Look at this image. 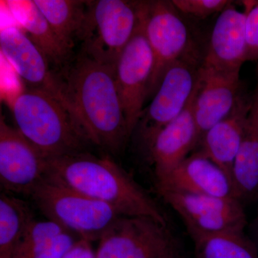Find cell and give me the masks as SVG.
<instances>
[{
    "label": "cell",
    "mask_w": 258,
    "mask_h": 258,
    "mask_svg": "<svg viewBox=\"0 0 258 258\" xmlns=\"http://www.w3.org/2000/svg\"><path fill=\"white\" fill-rule=\"evenodd\" d=\"M55 35L72 52L79 41L87 1L34 0Z\"/></svg>",
    "instance_id": "obj_20"
},
{
    "label": "cell",
    "mask_w": 258,
    "mask_h": 258,
    "mask_svg": "<svg viewBox=\"0 0 258 258\" xmlns=\"http://www.w3.org/2000/svg\"><path fill=\"white\" fill-rule=\"evenodd\" d=\"M198 89L197 82L184 111L158 134L148 154L154 166L157 182L170 174L199 144L194 113Z\"/></svg>",
    "instance_id": "obj_14"
},
{
    "label": "cell",
    "mask_w": 258,
    "mask_h": 258,
    "mask_svg": "<svg viewBox=\"0 0 258 258\" xmlns=\"http://www.w3.org/2000/svg\"><path fill=\"white\" fill-rule=\"evenodd\" d=\"M153 68L154 57L146 36L140 1L138 27L114 66L115 83L130 137L145 108Z\"/></svg>",
    "instance_id": "obj_8"
},
{
    "label": "cell",
    "mask_w": 258,
    "mask_h": 258,
    "mask_svg": "<svg viewBox=\"0 0 258 258\" xmlns=\"http://www.w3.org/2000/svg\"><path fill=\"white\" fill-rule=\"evenodd\" d=\"M7 10L48 60L54 72L60 71L72 58V52L55 35L34 0H6Z\"/></svg>",
    "instance_id": "obj_18"
},
{
    "label": "cell",
    "mask_w": 258,
    "mask_h": 258,
    "mask_svg": "<svg viewBox=\"0 0 258 258\" xmlns=\"http://www.w3.org/2000/svg\"><path fill=\"white\" fill-rule=\"evenodd\" d=\"M235 198L242 203L258 193V89L252 96V107L232 172Z\"/></svg>",
    "instance_id": "obj_19"
},
{
    "label": "cell",
    "mask_w": 258,
    "mask_h": 258,
    "mask_svg": "<svg viewBox=\"0 0 258 258\" xmlns=\"http://www.w3.org/2000/svg\"><path fill=\"white\" fill-rule=\"evenodd\" d=\"M34 219L23 200L2 193L0 196V258H13L15 249Z\"/></svg>",
    "instance_id": "obj_21"
},
{
    "label": "cell",
    "mask_w": 258,
    "mask_h": 258,
    "mask_svg": "<svg viewBox=\"0 0 258 258\" xmlns=\"http://www.w3.org/2000/svg\"><path fill=\"white\" fill-rule=\"evenodd\" d=\"M252 103V97L241 93L230 113L209 129L200 142V152L220 166L231 181L232 167L243 138Z\"/></svg>",
    "instance_id": "obj_17"
},
{
    "label": "cell",
    "mask_w": 258,
    "mask_h": 258,
    "mask_svg": "<svg viewBox=\"0 0 258 258\" xmlns=\"http://www.w3.org/2000/svg\"><path fill=\"white\" fill-rule=\"evenodd\" d=\"M62 258H96V254L91 242L81 238Z\"/></svg>",
    "instance_id": "obj_27"
},
{
    "label": "cell",
    "mask_w": 258,
    "mask_h": 258,
    "mask_svg": "<svg viewBox=\"0 0 258 258\" xmlns=\"http://www.w3.org/2000/svg\"><path fill=\"white\" fill-rule=\"evenodd\" d=\"M64 232H67V230L52 220L37 221L34 220L19 242L13 258L24 257L33 249L43 245Z\"/></svg>",
    "instance_id": "obj_23"
},
{
    "label": "cell",
    "mask_w": 258,
    "mask_h": 258,
    "mask_svg": "<svg viewBox=\"0 0 258 258\" xmlns=\"http://www.w3.org/2000/svg\"><path fill=\"white\" fill-rule=\"evenodd\" d=\"M0 48L27 87L47 91L66 102L48 60L18 25L1 29Z\"/></svg>",
    "instance_id": "obj_13"
},
{
    "label": "cell",
    "mask_w": 258,
    "mask_h": 258,
    "mask_svg": "<svg viewBox=\"0 0 258 258\" xmlns=\"http://www.w3.org/2000/svg\"><path fill=\"white\" fill-rule=\"evenodd\" d=\"M200 66L197 56L191 53L166 71L134 132H137L139 143L147 154L158 134L184 111L198 82Z\"/></svg>",
    "instance_id": "obj_6"
},
{
    "label": "cell",
    "mask_w": 258,
    "mask_h": 258,
    "mask_svg": "<svg viewBox=\"0 0 258 258\" xmlns=\"http://www.w3.org/2000/svg\"><path fill=\"white\" fill-rule=\"evenodd\" d=\"M47 177L107 204L121 216L149 217L166 225L155 202L116 163L85 152L48 159Z\"/></svg>",
    "instance_id": "obj_2"
},
{
    "label": "cell",
    "mask_w": 258,
    "mask_h": 258,
    "mask_svg": "<svg viewBox=\"0 0 258 258\" xmlns=\"http://www.w3.org/2000/svg\"><path fill=\"white\" fill-rule=\"evenodd\" d=\"M159 258H181V257H180L179 249H177L175 244Z\"/></svg>",
    "instance_id": "obj_28"
},
{
    "label": "cell",
    "mask_w": 258,
    "mask_h": 258,
    "mask_svg": "<svg viewBox=\"0 0 258 258\" xmlns=\"http://www.w3.org/2000/svg\"><path fill=\"white\" fill-rule=\"evenodd\" d=\"M246 12V60H258V1H244Z\"/></svg>",
    "instance_id": "obj_26"
},
{
    "label": "cell",
    "mask_w": 258,
    "mask_h": 258,
    "mask_svg": "<svg viewBox=\"0 0 258 258\" xmlns=\"http://www.w3.org/2000/svg\"><path fill=\"white\" fill-rule=\"evenodd\" d=\"M232 3L217 19L203 63L220 71L240 72L247 61L246 12L239 11Z\"/></svg>",
    "instance_id": "obj_16"
},
{
    "label": "cell",
    "mask_w": 258,
    "mask_h": 258,
    "mask_svg": "<svg viewBox=\"0 0 258 258\" xmlns=\"http://www.w3.org/2000/svg\"><path fill=\"white\" fill-rule=\"evenodd\" d=\"M157 191L236 199L230 178L200 151L189 155L170 174L157 181Z\"/></svg>",
    "instance_id": "obj_15"
},
{
    "label": "cell",
    "mask_w": 258,
    "mask_h": 258,
    "mask_svg": "<svg viewBox=\"0 0 258 258\" xmlns=\"http://www.w3.org/2000/svg\"><path fill=\"white\" fill-rule=\"evenodd\" d=\"M141 9L146 36L154 57L148 99L157 93L168 69L193 52L187 26L171 1H141Z\"/></svg>",
    "instance_id": "obj_7"
},
{
    "label": "cell",
    "mask_w": 258,
    "mask_h": 258,
    "mask_svg": "<svg viewBox=\"0 0 258 258\" xmlns=\"http://www.w3.org/2000/svg\"><path fill=\"white\" fill-rule=\"evenodd\" d=\"M47 220L92 242L121 215L109 205L45 177L30 196Z\"/></svg>",
    "instance_id": "obj_5"
},
{
    "label": "cell",
    "mask_w": 258,
    "mask_h": 258,
    "mask_svg": "<svg viewBox=\"0 0 258 258\" xmlns=\"http://www.w3.org/2000/svg\"><path fill=\"white\" fill-rule=\"evenodd\" d=\"M48 159L17 128L0 118V183L10 192L30 196L46 177Z\"/></svg>",
    "instance_id": "obj_11"
},
{
    "label": "cell",
    "mask_w": 258,
    "mask_h": 258,
    "mask_svg": "<svg viewBox=\"0 0 258 258\" xmlns=\"http://www.w3.org/2000/svg\"><path fill=\"white\" fill-rule=\"evenodd\" d=\"M184 221L190 236L242 232L247 224L242 203L235 198L159 190Z\"/></svg>",
    "instance_id": "obj_9"
},
{
    "label": "cell",
    "mask_w": 258,
    "mask_h": 258,
    "mask_svg": "<svg viewBox=\"0 0 258 258\" xmlns=\"http://www.w3.org/2000/svg\"><path fill=\"white\" fill-rule=\"evenodd\" d=\"M98 241L96 258H159L176 244L166 225L142 216H120Z\"/></svg>",
    "instance_id": "obj_10"
},
{
    "label": "cell",
    "mask_w": 258,
    "mask_h": 258,
    "mask_svg": "<svg viewBox=\"0 0 258 258\" xmlns=\"http://www.w3.org/2000/svg\"><path fill=\"white\" fill-rule=\"evenodd\" d=\"M194 113L199 143L207 132L224 119L240 97V72L220 71L203 64L198 74Z\"/></svg>",
    "instance_id": "obj_12"
},
{
    "label": "cell",
    "mask_w": 258,
    "mask_h": 258,
    "mask_svg": "<svg viewBox=\"0 0 258 258\" xmlns=\"http://www.w3.org/2000/svg\"><path fill=\"white\" fill-rule=\"evenodd\" d=\"M12 108L19 132L47 159L85 152L91 144L71 106L52 93L28 88Z\"/></svg>",
    "instance_id": "obj_3"
},
{
    "label": "cell",
    "mask_w": 258,
    "mask_h": 258,
    "mask_svg": "<svg viewBox=\"0 0 258 258\" xmlns=\"http://www.w3.org/2000/svg\"><path fill=\"white\" fill-rule=\"evenodd\" d=\"M140 20V1H87L79 36L80 53L114 66Z\"/></svg>",
    "instance_id": "obj_4"
},
{
    "label": "cell",
    "mask_w": 258,
    "mask_h": 258,
    "mask_svg": "<svg viewBox=\"0 0 258 258\" xmlns=\"http://www.w3.org/2000/svg\"><path fill=\"white\" fill-rule=\"evenodd\" d=\"M79 239L67 231L21 258H62Z\"/></svg>",
    "instance_id": "obj_25"
},
{
    "label": "cell",
    "mask_w": 258,
    "mask_h": 258,
    "mask_svg": "<svg viewBox=\"0 0 258 258\" xmlns=\"http://www.w3.org/2000/svg\"><path fill=\"white\" fill-rule=\"evenodd\" d=\"M255 230H256V235H257V240H258V214L257 218H256L255 221Z\"/></svg>",
    "instance_id": "obj_29"
},
{
    "label": "cell",
    "mask_w": 258,
    "mask_h": 258,
    "mask_svg": "<svg viewBox=\"0 0 258 258\" xmlns=\"http://www.w3.org/2000/svg\"><path fill=\"white\" fill-rule=\"evenodd\" d=\"M232 1L228 0H173L178 11L195 18L205 19L215 13H222Z\"/></svg>",
    "instance_id": "obj_24"
},
{
    "label": "cell",
    "mask_w": 258,
    "mask_h": 258,
    "mask_svg": "<svg viewBox=\"0 0 258 258\" xmlns=\"http://www.w3.org/2000/svg\"><path fill=\"white\" fill-rule=\"evenodd\" d=\"M196 258H258L255 244L244 232L191 236Z\"/></svg>",
    "instance_id": "obj_22"
},
{
    "label": "cell",
    "mask_w": 258,
    "mask_h": 258,
    "mask_svg": "<svg viewBox=\"0 0 258 258\" xmlns=\"http://www.w3.org/2000/svg\"><path fill=\"white\" fill-rule=\"evenodd\" d=\"M61 91L91 144L116 154L130 138L114 66L78 54L55 72Z\"/></svg>",
    "instance_id": "obj_1"
}]
</instances>
